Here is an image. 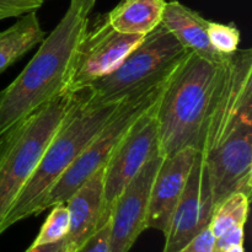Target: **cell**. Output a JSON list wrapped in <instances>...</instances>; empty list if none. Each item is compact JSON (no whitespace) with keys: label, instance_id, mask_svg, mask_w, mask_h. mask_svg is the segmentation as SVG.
<instances>
[{"label":"cell","instance_id":"1","mask_svg":"<svg viewBox=\"0 0 252 252\" xmlns=\"http://www.w3.org/2000/svg\"><path fill=\"white\" fill-rule=\"evenodd\" d=\"M89 19L69 5L53 31L11 84L0 91V137L49 101L68 91L75 51Z\"/></svg>","mask_w":252,"mask_h":252},{"label":"cell","instance_id":"2","mask_svg":"<svg viewBox=\"0 0 252 252\" xmlns=\"http://www.w3.org/2000/svg\"><path fill=\"white\" fill-rule=\"evenodd\" d=\"M220 65L189 52L165 81L157 105L162 157L186 148L198 152Z\"/></svg>","mask_w":252,"mask_h":252},{"label":"cell","instance_id":"3","mask_svg":"<svg viewBox=\"0 0 252 252\" xmlns=\"http://www.w3.org/2000/svg\"><path fill=\"white\" fill-rule=\"evenodd\" d=\"M121 103L122 101L94 105L85 100L81 91L79 102L68 113L53 135L38 166L5 217L1 226L2 233L19 221L39 216V208L49 189L107 125Z\"/></svg>","mask_w":252,"mask_h":252},{"label":"cell","instance_id":"4","mask_svg":"<svg viewBox=\"0 0 252 252\" xmlns=\"http://www.w3.org/2000/svg\"><path fill=\"white\" fill-rule=\"evenodd\" d=\"M80 97L81 93L65 91L0 137V235L5 217L38 166L53 135Z\"/></svg>","mask_w":252,"mask_h":252},{"label":"cell","instance_id":"5","mask_svg":"<svg viewBox=\"0 0 252 252\" xmlns=\"http://www.w3.org/2000/svg\"><path fill=\"white\" fill-rule=\"evenodd\" d=\"M189 53L162 24L145 34L137 47L107 75L83 90L94 105L115 103L167 80Z\"/></svg>","mask_w":252,"mask_h":252},{"label":"cell","instance_id":"6","mask_svg":"<svg viewBox=\"0 0 252 252\" xmlns=\"http://www.w3.org/2000/svg\"><path fill=\"white\" fill-rule=\"evenodd\" d=\"M164 84L165 81L150 90L122 101L120 108L108 121L107 125L100 130L88 148L81 153L80 157L49 189L39 208V214L56 206L57 203L65 202L91 175L107 164L111 154L133 122L159 100Z\"/></svg>","mask_w":252,"mask_h":252},{"label":"cell","instance_id":"7","mask_svg":"<svg viewBox=\"0 0 252 252\" xmlns=\"http://www.w3.org/2000/svg\"><path fill=\"white\" fill-rule=\"evenodd\" d=\"M140 34L118 32L100 15L95 25L86 30L74 56L68 91L81 93L94 81L117 68L121 62L139 44Z\"/></svg>","mask_w":252,"mask_h":252},{"label":"cell","instance_id":"8","mask_svg":"<svg viewBox=\"0 0 252 252\" xmlns=\"http://www.w3.org/2000/svg\"><path fill=\"white\" fill-rule=\"evenodd\" d=\"M157 105L158 101L133 122L105 165V201L110 213L126 186L152 158L160 154Z\"/></svg>","mask_w":252,"mask_h":252},{"label":"cell","instance_id":"9","mask_svg":"<svg viewBox=\"0 0 252 252\" xmlns=\"http://www.w3.org/2000/svg\"><path fill=\"white\" fill-rule=\"evenodd\" d=\"M158 154L126 186L113 203L110 216L108 252H129L145 229L150 189L162 161Z\"/></svg>","mask_w":252,"mask_h":252},{"label":"cell","instance_id":"10","mask_svg":"<svg viewBox=\"0 0 252 252\" xmlns=\"http://www.w3.org/2000/svg\"><path fill=\"white\" fill-rule=\"evenodd\" d=\"M213 211L206 165L197 153L184 193L164 233L165 244L161 252H179L194 236L208 228Z\"/></svg>","mask_w":252,"mask_h":252},{"label":"cell","instance_id":"11","mask_svg":"<svg viewBox=\"0 0 252 252\" xmlns=\"http://www.w3.org/2000/svg\"><path fill=\"white\" fill-rule=\"evenodd\" d=\"M197 153L193 148H186L174 155L162 158L150 189L145 229H155L161 233L167 230L186 187Z\"/></svg>","mask_w":252,"mask_h":252},{"label":"cell","instance_id":"12","mask_svg":"<svg viewBox=\"0 0 252 252\" xmlns=\"http://www.w3.org/2000/svg\"><path fill=\"white\" fill-rule=\"evenodd\" d=\"M65 204L70 224L63 239L64 248L66 252H75L110 220L105 201V166L78 187Z\"/></svg>","mask_w":252,"mask_h":252},{"label":"cell","instance_id":"13","mask_svg":"<svg viewBox=\"0 0 252 252\" xmlns=\"http://www.w3.org/2000/svg\"><path fill=\"white\" fill-rule=\"evenodd\" d=\"M161 24L176 37L187 52L196 53L214 63H221L226 57L219 54L209 43V20L185 6L179 0L166 1Z\"/></svg>","mask_w":252,"mask_h":252},{"label":"cell","instance_id":"14","mask_svg":"<svg viewBox=\"0 0 252 252\" xmlns=\"http://www.w3.org/2000/svg\"><path fill=\"white\" fill-rule=\"evenodd\" d=\"M166 0H121L108 14V24L118 32L145 36L161 24Z\"/></svg>","mask_w":252,"mask_h":252},{"label":"cell","instance_id":"15","mask_svg":"<svg viewBox=\"0 0 252 252\" xmlns=\"http://www.w3.org/2000/svg\"><path fill=\"white\" fill-rule=\"evenodd\" d=\"M46 37L36 12H30L17 20L9 29L0 32V74L21 59L27 52Z\"/></svg>","mask_w":252,"mask_h":252},{"label":"cell","instance_id":"16","mask_svg":"<svg viewBox=\"0 0 252 252\" xmlns=\"http://www.w3.org/2000/svg\"><path fill=\"white\" fill-rule=\"evenodd\" d=\"M250 199L251 197L248 194L235 192L224 198L214 208L209 229L216 238L229 229L245 225L250 209Z\"/></svg>","mask_w":252,"mask_h":252},{"label":"cell","instance_id":"17","mask_svg":"<svg viewBox=\"0 0 252 252\" xmlns=\"http://www.w3.org/2000/svg\"><path fill=\"white\" fill-rule=\"evenodd\" d=\"M69 224H70V219H69V211L66 208L65 202L57 203L56 206L52 207L51 213L44 220L32 245H43V244L63 240L68 234Z\"/></svg>","mask_w":252,"mask_h":252},{"label":"cell","instance_id":"18","mask_svg":"<svg viewBox=\"0 0 252 252\" xmlns=\"http://www.w3.org/2000/svg\"><path fill=\"white\" fill-rule=\"evenodd\" d=\"M208 38L211 46L221 56H230L239 49L241 34L234 24L209 21Z\"/></svg>","mask_w":252,"mask_h":252},{"label":"cell","instance_id":"19","mask_svg":"<svg viewBox=\"0 0 252 252\" xmlns=\"http://www.w3.org/2000/svg\"><path fill=\"white\" fill-rule=\"evenodd\" d=\"M44 0H0V21L36 12Z\"/></svg>","mask_w":252,"mask_h":252},{"label":"cell","instance_id":"20","mask_svg":"<svg viewBox=\"0 0 252 252\" xmlns=\"http://www.w3.org/2000/svg\"><path fill=\"white\" fill-rule=\"evenodd\" d=\"M245 240V225H239L224 231L216 238L214 252H221L236 245H244Z\"/></svg>","mask_w":252,"mask_h":252},{"label":"cell","instance_id":"21","mask_svg":"<svg viewBox=\"0 0 252 252\" xmlns=\"http://www.w3.org/2000/svg\"><path fill=\"white\" fill-rule=\"evenodd\" d=\"M108 241H110V220L75 252H108Z\"/></svg>","mask_w":252,"mask_h":252},{"label":"cell","instance_id":"22","mask_svg":"<svg viewBox=\"0 0 252 252\" xmlns=\"http://www.w3.org/2000/svg\"><path fill=\"white\" fill-rule=\"evenodd\" d=\"M216 236L211 231L209 226L194 236L179 252H214Z\"/></svg>","mask_w":252,"mask_h":252},{"label":"cell","instance_id":"23","mask_svg":"<svg viewBox=\"0 0 252 252\" xmlns=\"http://www.w3.org/2000/svg\"><path fill=\"white\" fill-rule=\"evenodd\" d=\"M26 252H66V250L64 248V241L59 240L43 245H31V248Z\"/></svg>","mask_w":252,"mask_h":252},{"label":"cell","instance_id":"24","mask_svg":"<svg viewBox=\"0 0 252 252\" xmlns=\"http://www.w3.org/2000/svg\"><path fill=\"white\" fill-rule=\"evenodd\" d=\"M97 0H70L71 6L75 7L83 16L88 17Z\"/></svg>","mask_w":252,"mask_h":252},{"label":"cell","instance_id":"25","mask_svg":"<svg viewBox=\"0 0 252 252\" xmlns=\"http://www.w3.org/2000/svg\"><path fill=\"white\" fill-rule=\"evenodd\" d=\"M221 252H245V248H244V245H236V246H233V248H230V249H226V250H224Z\"/></svg>","mask_w":252,"mask_h":252},{"label":"cell","instance_id":"26","mask_svg":"<svg viewBox=\"0 0 252 252\" xmlns=\"http://www.w3.org/2000/svg\"><path fill=\"white\" fill-rule=\"evenodd\" d=\"M166 1H174V0H166Z\"/></svg>","mask_w":252,"mask_h":252}]
</instances>
